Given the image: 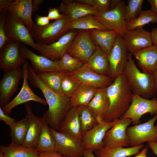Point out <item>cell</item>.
I'll return each mask as SVG.
<instances>
[{"mask_svg":"<svg viewBox=\"0 0 157 157\" xmlns=\"http://www.w3.org/2000/svg\"><path fill=\"white\" fill-rule=\"evenodd\" d=\"M28 69L30 83L40 90L49 106L48 109L43 117L50 128L58 131L61 123L72 107L70 98L60 95L49 88L40 79L29 63Z\"/></svg>","mask_w":157,"mask_h":157,"instance_id":"1","label":"cell"},{"mask_svg":"<svg viewBox=\"0 0 157 157\" xmlns=\"http://www.w3.org/2000/svg\"><path fill=\"white\" fill-rule=\"evenodd\" d=\"M106 90L110 106L105 121L110 122L120 118L126 112L133 93L124 73L117 76Z\"/></svg>","mask_w":157,"mask_h":157,"instance_id":"2","label":"cell"},{"mask_svg":"<svg viewBox=\"0 0 157 157\" xmlns=\"http://www.w3.org/2000/svg\"><path fill=\"white\" fill-rule=\"evenodd\" d=\"M133 53H129L124 69L133 93L149 99L156 94L157 89L153 74L141 72L132 58Z\"/></svg>","mask_w":157,"mask_h":157,"instance_id":"3","label":"cell"},{"mask_svg":"<svg viewBox=\"0 0 157 157\" xmlns=\"http://www.w3.org/2000/svg\"><path fill=\"white\" fill-rule=\"evenodd\" d=\"M71 21L67 16L44 26H39L34 24L30 29L31 34L37 42L48 45L57 41L61 37L70 31Z\"/></svg>","mask_w":157,"mask_h":157,"instance_id":"4","label":"cell"},{"mask_svg":"<svg viewBox=\"0 0 157 157\" xmlns=\"http://www.w3.org/2000/svg\"><path fill=\"white\" fill-rule=\"evenodd\" d=\"M126 6L124 1L119 0L113 8L99 13L94 17L108 30L113 31L122 37L127 31L125 18Z\"/></svg>","mask_w":157,"mask_h":157,"instance_id":"5","label":"cell"},{"mask_svg":"<svg viewBox=\"0 0 157 157\" xmlns=\"http://www.w3.org/2000/svg\"><path fill=\"white\" fill-rule=\"evenodd\" d=\"M80 30H71L62 35L57 41L49 44L36 42L35 50L41 55L51 60H59L67 52Z\"/></svg>","mask_w":157,"mask_h":157,"instance_id":"6","label":"cell"},{"mask_svg":"<svg viewBox=\"0 0 157 157\" xmlns=\"http://www.w3.org/2000/svg\"><path fill=\"white\" fill-rule=\"evenodd\" d=\"M157 114L147 122L128 127L126 132L131 147L142 144L146 142H157Z\"/></svg>","mask_w":157,"mask_h":157,"instance_id":"7","label":"cell"},{"mask_svg":"<svg viewBox=\"0 0 157 157\" xmlns=\"http://www.w3.org/2000/svg\"><path fill=\"white\" fill-rule=\"evenodd\" d=\"M157 114L156 99H149L133 93L132 99L128 109L120 118L129 119L134 125L141 124L140 119L144 115Z\"/></svg>","mask_w":157,"mask_h":157,"instance_id":"8","label":"cell"},{"mask_svg":"<svg viewBox=\"0 0 157 157\" xmlns=\"http://www.w3.org/2000/svg\"><path fill=\"white\" fill-rule=\"evenodd\" d=\"M5 30L7 36L10 40L30 46L36 50V42L30 29L21 20L8 12Z\"/></svg>","mask_w":157,"mask_h":157,"instance_id":"9","label":"cell"},{"mask_svg":"<svg viewBox=\"0 0 157 157\" xmlns=\"http://www.w3.org/2000/svg\"><path fill=\"white\" fill-rule=\"evenodd\" d=\"M128 51L122 37L118 35L108 55L109 62L108 76L113 81L123 73L127 60Z\"/></svg>","mask_w":157,"mask_h":157,"instance_id":"10","label":"cell"},{"mask_svg":"<svg viewBox=\"0 0 157 157\" xmlns=\"http://www.w3.org/2000/svg\"><path fill=\"white\" fill-rule=\"evenodd\" d=\"M55 141L56 152L70 157H82L85 149L81 140L50 128Z\"/></svg>","mask_w":157,"mask_h":157,"instance_id":"11","label":"cell"},{"mask_svg":"<svg viewBox=\"0 0 157 157\" xmlns=\"http://www.w3.org/2000/svg\"><path fill=\"white\" fill-rule=\"evenodd\" d=\"M28 63L26 60L22 65L23 72V83L19 92L12 100L2 107L4 112L8 115L10 114L12 110L16 106L30 101L39 103L44 106L47 104L46 100L35 94L29 85Z\"/></svg>","mask_w":157,"mask_h":157,"instance_id":"12","label":"cell"},{"mask_svg":"<svg viewBox=\"0 0 157 157\" xmlns=\"http://www.w3.org/2000/svg\"><path fill=\"white\" fill-rule=\"evenodd\" d=\"M96 47L92 41L88 30H80L67 53L85 64L88 63Z\"/></svg>","mask_w":157,"mask_h":157,"instance_id":"13","label":"cell"},{"mask_svg":"<svg viewBox=\"0 0 157 157\" xmlns=\"http://www.w3.org/2000/svg\"><path fill=\"white\" fill-rule=\"evenodd\" d=\"M114 120V124L106 132L104 138V147H129V141L126 130L132 123L131 120L129 119L122 118Z\"/></svg>","mask_w":157,"mask_h":157,"instance_id":"14","label":"cell"},{"mask_svg":"<svg viewBox=\"0 0 157 157\" xmlns=\"http://www.w3.org/2000/svg\"><path fill=\"white\" fill-rule=\"evenodd\" d=\"M20 44L10 40L0 49V68L5 72L20 67L26 61L20 52Z\"/></svg>","mask_w":157,"mask_h":157,"instance_id":"15","label":"cell"},{"mask_svg":"<svg viewBox=\"0 0 157 157\" xmlns=\"http://www.w3.org/2000/svg\"><path fill=\"white\" fill-rule=\"evenodd\" d=\"M23 75V70L20 67L5 72L0 82V107L9 102L17 91Z\"/></svg>","mask_w":157,"mask_h":157,"instance_id":"16","label":"cell"},{"mask_svg":"<svg viewBox=\"0 0 157 157\" xmlns=\"http://www.w3.org/2000/svg\"><path fill=\"white\" fill-rule=\"evenodd\" d=\"M114 123L115 120L110 122L103 121L90 130L83 133L81 141L85 149L90 150L93 152L103 148L105 135Z\"/></svg>","mask_w":157,"mask_h":157,"instance_id":"17","label":"cell"},{"mask_svg":"<svg viewBox=\"0 0 157 157\" xmlns=\"http://www.w3.org/2000/svg\"><path fill=\"white\" fill-rule=\"evenodd\" d=\"M80 83L90 85L97 88H106L113 81L107 75L98 74L90 69L87 63L77 70L69 72Z\"/></svg>","mask_w":157,"mask_h":157,"instance_id":"18","label":"cell"},{"mask_svg":"<svg viewBox=\"0 0 157 157\" xmlns=\"http://www.w3.org/2000/svg\"><path fill=\"white\" fill-rule=\"evenodd\" d=\"M24 106L29 125L26 137L22 145L27 148L35 149L44 119L43 117H38L33 113L31 103H25Z\"/></svg>","mask_w":157,"mask_h":157,"instance_id":"19","label":"cell"},{"mask_svg":"<svg viewBox=\"0 0 157 157\" xmlns=\"http://www.w3.org/2000/svg\"><path fill=\"white\" fill-rule=\"evenodd\" d=\"M122 38L128 51L132 53L153 44L150 32L143 28L128 31Z\"/></svg>","mask_w":157,"mask_h":157,"instance_id":"20","label":"cell"},{"mask_svg":"<svg viewBox=\"0 0 157 157\" xmlns=\"http://www.w3.org/2000/svg\"><path fill=\"white\" fill-rule=\"evenodd\" d=\"M20 51L31 62L32 68L37 74L47 72L59 71L56 60H51L41 55L35 54L21 43Z\"/></svg>","mask_w":157,"mask_h":157,"instance_id":"21","label":"cell"},{"mask_svg":"<svg viewBox=\"0 0 157 157\" xmlns=\"http://www.w3.org/2000/svg\"><path fill=\"white\" fill-rule=\"evenodd\" d=\"M58 9L62 14L67 17L71 21L87 15L96 16L99 13L94 7L75 0H62Z\"/></svg>","mask_w":157,"mask_h":157,"instance_id":"22","label":"cell"},{"mask_svg":"<svg viewBox=\"0 0 157 157\" xmlns=\"http://www.w3.org/2000/svg\"><path fill=\"white\" fill-rule=\"evenodd\" d=\"M58 131L81 140L83 133L79 106L71 107L61 123Z\"/></svg>","mask_w":157,"mask_h":157,"instance_id":"23","label":"cell"},{"mask_svg":"<svg viewBox=\"0 0 157 157\" xmlns=\"http://www.w3.org/2000/svg\"><path fill=\"white\" fill-rule=\"evenodd\" d=\"M133 54L143 72L153 74L157 69V45L153 44Z\"/></svg>","mask_w":157,"mask_h":157,"instance_id":"24","label":"cell"},{"mask_svg":"<svg viewBox=\"0 0 157 157\" xmlns=\"http://www.w3.org/2000/svg\"><path fill=\"white\" fill-rule=\"evenodd\" d=\"M33 2L32 0H15L7 11L21 20L31 29L34 24L32 19Z\"/></svg>","mask_w":157,"mask_h":157,"instance_id":"25","label":"cell"},{"mask_svg":"<svg viewBox=\"0 0 157 157\" xmlns=\"http://www.w3.org/2000/svg\"><path fill=\"white\" fill-rule=\"evenodd\" d=\"M106 88H98L88 105L98 116L100 122L105 121L109 108Z\"/></svg>","mask_w":157,"mask_h":157,"instance_id":"26","label":"cell"},{"mask_svg":"<svg viewBox=\"0 0 157 157\" xmlns=\"http://www.w3.org/2000/svg\"><path fill=\"white\" fill-rule=\"evenodd\" d=\"M92 40L97 46L100 47L108 55L113 47L118 34L112 30H88Z\"/></svg>","mask_w":157,"mask_h":157,"instance_id":"27","label":"cell"},{"mask_svg":"<svg viewBox=\"0 0 157 157\" xmlns=\"http://www.w3.org/2000/svg\"><path fill=\"white\" fill-rule=\"evenodd\" d=\"M87 63L90 69L97 73L108 75L109 62L108 55L99 46H97Z\"/></svg>","mask_w":157,"mask_h":157,"instance_id":"28","label":"cell"},{"mask_svg":"<svg viewBox=\"0 0 157 157\" xmlns=\"http://www.w3.org/2000/svg\"><path fill=\"white\" fill-rule=\"evenodd\" d=\"M143 146L142 144L127 148L121 146L104 147L95 151V154L97 157H127L136 155Z\"/></svg>","mask_w":157,"mask_h":157,"instance_id":"29","label":"cell"},{"mask_svg":"<svg viewBox=\"0 0 157 157\" xmlns=\"http://www.w3.org/2000/svg\"><path fill=\"white\" fill-rule=\"evenodd\" d=\"M97 89L92 86L81 84L70 98L71 106H88Z\"/></svg>","mask_w":157,"mask_h":157,"instance_id":"30","label":"cell"},{"mask_svg":"<svg viewBox=\"0 0 157 157\" xmlns=\"http://www.w3.org/2000/svg\"><path fill=\"white\" fill-rule=\"evenodd\" d=\"M0 151L5 157H38L40 154L35 149L27 148L12 142L8 146L1 145Z\"/></svg>","mask_w":157,"mask_h":157,"instance_id":"31","label":"cell"},{"mask_svg":"<svg viewBox=\"0 0 157 157\" xmlns=\"http://www.w3.org/2000/svg\"><path fill=\"white\" fill-rule=\"evenodd\" d=\"M35 149L40 153L56 151L55 141L44 119Z\"/></svg>","mask_w":157,"mask_h":157,"instance_id":"32","label":"cell"},{"mask_svg":"<svg viewBox=\"0 0 157 157\" xmlns=\"http://www.w3.org/2000/svg\"><path fill=\"white\" fill-rule=\"evenodd\" d=\"M67 72L56 71L37 74L42 81L52 90L61 95H65L61 89L62 79Z\"/></svg>","mask_w":157,"mask_h":157,"instance_id":"33","label":"cell"},{"mask_svg":"<svg viewBox=\"0 0 157 157\" xmlns=\"http://www.w3.org/2000/svg\"><path fill=\"white\" fill-rule=\"evenodd\" d=\"M93 29L109 31L95 18L94 15H87L71 21L70 30Z\"/></svg>","mask_w":157,"mask_h":157,"instance_id":"34","label":"cell"},{"mask_svg":"<svg viewBox=\"0 0 157 157\" xmlns=\"http://www.w3.org/2000/svg\"><path fill=\"white\" fill-rule=\"evenodd\" d=\"M79 119L82 133L93 128L99 123L98 116L88 106H79Z\"/></svg>","mask_w":157,"mask_h":157,"instance_id":"35","label":"cell"},{"mask_svg":"<svg viewBox=\"0 0 157 157\" xmlns=\"http://www.w3.org/2000/svg\"><path fill=\"white\" fill-rule=\"evenodd\" d=\"M28 125V120L26 117L21 120H15L12 123L10 126L12 142L22 145L26 136Z\"/></svg>","mask_w":157,"mask_h":157,"instance_id":"36","label":"cell"},{"mask_svg":"<svg viewBox=\"0 0 157 157\" xmlns=\"http://www.w3.org/2000/svg\"><path fill=\"white\" fill-rule=\"evenodd\" d=\"M157 23V15L150 9L142 10L138 17L133 20L126 22L128 31L142 28L149 23Z\"/></svg>","mask_w":157,"mask_h":157,"instance_id":"37","label":"cell"},{"mask_svg":"<svg viewBox=\"0 0 157 157\" xmlns=\"http://www.w3.org/2000/svg\"><path fill=\"white\" fill-rule=\"evenodd\" d=\"M56 61L59 71L69 73L77 70L84 65L81 60L67 53Z\"/></svg>","mask_w":157,"mask_h":157,"instance_id":"38","label":"cell"},{"mask_svg":"<svg viewBox=\"0 0 157 157\" xmlns=\"http://www.w3.org/2000/svg\"><path fill=\"white\" fill-rule=\"evenodd\" d=\"M80 84L74 76L67 72L62 79L61 88L64 95L70 98Z\"/></svg>","mask_w":157,"mask_h":157,"instance_id":"39","label":"cell"},{"mask_svg":"<svg viewBox=\"0 0 157 157\" xmlns=\"http://www.w3.org/2000/svg\"><path fill=\"white\" fill-rule=\"evenodd\" d=\"M143 0H128L125 11L126 22L131 21L137 17L142 11Z\"/></svg>","mask_w":157,"mask_h":157,"instance_id":"40","label":"cell"},{"mask_svg":"<svg viewBox=\"0 0 157 157\" xmlns=\"http://www.w3.org/2000/svg\"><path fill=\"white\" fill-rule=\"evenodd\" d=\"M8 12L4 10L0 13V49L10 40L7 36L5 30V24Z\"/></svg>","mask_w":157,"mask_h":157,"instance_id":"41","label":"cell"},{"mask_svg":"<svg viewBox=\"0 0 157 157\" xmlns=\"http://www.w3.org/2000/svg\"><path fill=\"white\" fill-rule=\"evenodd\" d=\"M94 7L99 13L107 12L111 9V0H94Z\"/></svg>","mask_w":157,"mask_h":157,"instance_id":"42","label":"cell"},{"mask_svg":"<svg viewBox=\"0 0 157 157\" xmlns=\"http://www.w3.org/2000/svg\"><path fill=\"white\" fill-rule=\"evenodd\" d=\"M58 9L56 8L50 7L48 9L47 17L50 20H56L63 17L64 15L60 14Z\"/></svg>","mask_w":157,"mask_h":157,"instance_id":"43","label":"cell"},{"mask_svg":"<svg viewBox=\"0 0 157 157\" xmlns=\"http://www.w3.org/2000/svg\"><path fill=\"white\" fill-rule=\"evenodd\" d=\"M0 120L3 121L6 124L9 126L15 121V118L9 116L6 114L0 106Z\"/></svg>","mask_w":157,"mask_h":157,"instance_id":"44","label":"cell"},{"mask_svg":"<svg viewBox=\"0 0 157 157\" xmlns=\"http://www.w3.org/2000/svg\"><path fill=\"white\" fill-rule=\"evenodd\" d=\"M49 19L47 16H40L37 14L35 18L36 25L39 26H46L49 23Z\"/></svg>","mask_w":157,"mask_h":157,"instance_id":"45","label":"cell"},{"mask_svg":"<svg viewBox=\"0 0 157 157\" xmlns=\"http://www.w3.org/2000/svg\"><path fill=\"white\" fill-rule=\"evenodd\" d=\"M14 1L13 0H0V13L4 10L7 11Z\"/></svg>","mask_w":157,"mask_h":157,"instance_id":"46","label":"cell"},{"mask_svg":"<svg viewBox=\"0 0 157 157\" xmlns=\"http://www.w3.org/2000/svg\"><path fill=\"white\" fill-rule=\"evenodd\" d=\"M38 157H70L62 155L56 151L40 153Z\"/></svg>","mask_w":157,"mask_h":157,"instance_id":"47","label":"cell"},{"mask_svg":"<svg viewBox=\"0 0 157 157\" xmlns=\"http://www.w3.org/2000/svg\"><path fill=\"white\" fill-rule=\"evenodd\" d=\"M148 148H150L154 154L157 156V142L151 141L147 142Z\"/></svg>","mask_w":157,"mask_h":157,"instance_id":"48","label":"cell"},{"mask_svg":"<svg viewBox=\"0 0 157 157\" xmlns=\"http://www.w3.org/2000/svg\"><path fill=\"white\" fill-rule=\"evenodd\" d=\"M150 33L153 44L157 45V27L153 28Z\"/></svg>","mask_w":157,"mask_h":157,"instance_id":"49","label":"cell"},{"mask_svg":"<svg viewBox=\"0 0 157 157\" xmlns=\"http://www.w3.org/2000/svg\"><path fill=\"white\" fill-rule=\"evenodd\" d=\"M151 6L150 9L157 15V0H147Z\"/></svg>","mask_w":157,"mask_h":157,"instance_id":"50","label":"cell"},{"mask_svg":"<svg viewBox=\"0 0 157 157\" xmlns=\"http://www.w3.org/2000/svg\"><path fill=\"white\" fill-rule=\"evenodd\" d=\"M43 1V0H34L33 1V15L38 10L39 6Z\"/></svg>","mask_w":157,"mask_h":157,"instance_id":"51","label":"cell"},{"mask_svg":"<svg viewBox=\"0 0 157 157\" xmlns=\"http://www.w3.org/2000/svg\"><path fill=\"white\" fill-rule=\"evenodd\" d=\"M80 3L94 7V0H75Z\"/></svg>","mask_w":157,"mask_h":157,"instance_id":"52","label":"cell"},{"mask_svg":"<svg viewBox=\"0 0 157 157\" xmlns=\"http://www.w3.org/2000/svg\"><path fill=\"white\" fill-rule=\"evenodd\" d=\"M148 148L147 146L145 147L140 151L136 155L135 157H148L147 156Z\"/></svg>","mask_w":157,"mask_h":157,"instance_id":"53","label":"cell"},{"mask_svg":"<svg viewBox=\"0 0 157 157\" xmlns=\"http://www.w3.org/2000/svg\"><path fill=\"white\" fill-rule=\"evenodd\" d=\"M83 156L84 157H96L91 150L85 149L83 151Z\"/></svg>","mask_w":157,"mask_h":157,"instance_id":"54","label":"cell"},{"mask_svg":"<svg viewBox=\"0 0 157 157\" xmlns=\"http://www.w3.org/2000/svg\"><path fill=\"white\" fill-rule=\"evenodd\" d=\"M154 83L157 89V69L153 74Z\"/></svg>","mask_w":157,"mask_h":157,"instance_id":"55","label":"cell"},{"mask_svg":"<svg viewBox=\"0 0 157 157\" xmlns=\"http://www.w3.org/2000/svg\"><path fill=\"white\" fill-rule=\"evenodd\" d=\"M0 157H5L3 153L1 151H0Z\"/></svg>","mask_w":157,"mask_h":157,"instance_id":"56","label":"cell"},{"mask_svg":"<svg viewBox=\"0 0 157 157\" xmlns=\"http://www.w3.org/2000/svg\"><path fill=\"white\" fill-rule=\"evenodd\" d=\"M156 103H157V99H156Z\"/></svg>","mask_w":157,"mask_h":157,"instance_id":"57","label":"cell"}]
</instances>
